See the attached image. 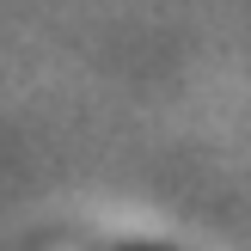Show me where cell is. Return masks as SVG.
Segmentation results:
<instances>
[{"instance_id":"6da1fadb","label":"cell","mask_w":251,"mask_h":251,"mask_svg":"<svg viewBox=\"0 0 251 251\" xmlns=\"http://www.w3.org/2000/svg\"><path fill=\"white\" fill-rule=\"evenodd\" d=\"M135 251H147V245H135Z\"/></svg>"}]
</instances>
